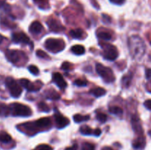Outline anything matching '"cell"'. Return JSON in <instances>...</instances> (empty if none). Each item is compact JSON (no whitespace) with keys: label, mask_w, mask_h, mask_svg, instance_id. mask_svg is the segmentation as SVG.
<instances>
[{"label":"cell","mask_w":151,"mask_h":150,"mask_svg":"<svg viewBox=\"0 0 151 150\" xmlns=\"http://www.w3.org/2000/svg\"><path fill=\"white\" fill-rule=\"evenodd\" d=\"M128 49L133 58L139 60L145 54L146 46L141 37L132 35L128 38Z\"/></svg>","instance_id":"cell-1"},{"label":"cell","mask_w":151,"mask_h":150,"mask_svg":"<svg viewBox=\"0 0 151 150\" xmlns=\"http://www.w3.org/2000/svg\"><path fill=\"white\" fill-rule=\"evenodd\" d=\"M10 113L14 116L27 117L32 114L31 109L28 106L19 103H14L10 106Z\"/></svg>","instance_id":"cell-2"},{"label":"cell","mask_w":151,"mask_h":150,"mask_svg":"<svg viewBox=\"0 0 151 150\" xmlns=\"http://www.w3.org/2000/svg\"><path fill=\"white\" fill-rule=\"evenodd\" d=\"M45 47L47 50L54 53L59 52L65 48V43L61 39L49 38L46 41Z\"/></svg>","instance_id":"cell-3"},{"label":"cell","mask_w":151,"mask_h":150,"mask_svg":"<svg viewBox=\"0 0 151 150\" xmlns=\"http://www.w3.org/2000/svg\"><path fill=\"white\" fill-rule=\"evenodd\" d=\"M96 71L98 74L104 79L106 82H111L114 80V76L113 71L109 68L106 67L100 63H97L96 65Z\"/></svg>","instance_id":"cell-4"},{"label":"cell","mask_w":151,"mask_h":150,"mask_svg":"<svg viewBox=\"0 0 151 150\" xmlns=\"http://www.w3.org/2000/svg\"><path fill=\"white\" fill-rule=\"evenodd\" d=\"M5 84L12 96L15 98L20 96L22 92V88L15 79L12 77H7L5 80Z\"/></svg>","instance_id":"cell-5"},{"label":"cell","mask_w":151,"mask_h":150,"mask_svg":"<svg viewBox=\"0 0 151 150\" xmlns=\"http://www.w3.org/2000/svg\"><path fill=\"white\" fill-rule=\"evenodd\" d=\"M104 49L103 51V57L108 60H114L118 57V51L116 47L113 45L106 44L105 46H103Z\"/></svg>","instance_id":"cell-6"},{"label":"cell","mask_w":151,"mask_h":150,"mask_svg":"<svg viewBox=\"0 0 151 150\" xmlns=\"http://www.w3.org/2000/svg\"><path fill=\"white\" fill-rule=\"evenodd\" d=\"M23 54V53L18 50H7L5 53L7 60L11 62L13 64H16L19 63Z\"/></svg>","instance_id":"cell-7"},{"label":"cell","mask_w":151,"mask_h":150,"mask_svg":"<svg viewBox=\"0 0 151 150\" xmlns=\"http://www.w3.org/2000/svg\"><path fill=\"white\" fill-rule=\"evenodd\" d=\"M12 40L14 43L16 44H27L30 42L29 38L27 35L24 32H16V33H13L12 35Z\"/></svg>","instance_id":"cell-8"},{"label":"cell","mask_w":151,"mask_h":150,"mask_svg":"<svg viewBox=\"0 0 151 150\" xmlns=\"http://www.w3.org/2000/svg\"><path fill=\"white\" fill-rule=\"evenodd\" d=\"M55 119L56 122V126L59 129H61V128L65 127L67 125H69V120L67 118L64 117L63 116H62L61 114H60L59 113H55Z\"/></svg>","instance_id":"cell-9"},{"label":"cell","mask_w":151,"mask_h":150,"mask_svg":"<svg viewBox=\"0 0 151 150\" xmlns=\"http://www.w3.org/2000/svg\"><path fill=\"white\" fill-rule=\"evenodd\" d=\"M52 79L55 83L60 89H64V88H66V87L67 86L66 82L65 81V79H63L62 75L60 74V73H58V72H55V73L53 74Z\"/></svg>","instance_id":"cell-10"},{"label":"cell","mask_w":151,"mask_h":150,"mask_svg":"<svg viewBox=\"0 0 151 150\" xmlns=\"http://www.w3.org/2000/svg\"><path fill=\"white\" fill-rule=\"evenodd\" d=\"M44 29V27H43V25L40 23L38 21H33L30 24L29 28V31L30 33L33 34V35H38V34H40Z\"/></svg>","instance_id":"cell-11"},{"label":"cell","mask_w":151,"mask_h":150,"mask_svg":"<svg viewBox=\"0 0 151 150\" xmlns=\"http://www.w3.org/2000/svg\"><path fill=\"white\" fill-rule=\"evenodd\" d=\"M35 125L37 128H47L51 125V120L49 118H41L35 122Z\"/></svg>","instance_id":"cell-12"},{"label":"cell","mask_w":151,"mask_h":150,"mask_svg":"<svg viewBox=\"0 0 151 150\" xmlns=\"http://www.w3.org/2000/svg\"><path fill=\"white\" fill-rule=\"evenodd\" d=\"M49 28L52 32H60V31L63 30V27L57 21L54 20V19H51V20L48 21L47 22Z\"/></svg>","instance_id":"cell-13"},{"label":"cell","mask_w":151,"mask_h":150,"mask_svg":"<svg viewBox=\"0 0 151 150\" xmlns=\"http://www.w3.org/2000/svg\"><path fill=\"white\" fill-rule=\"evenodd\" d=\"M131 123H132V126L134 130L137 133L140 134L142 133V129L141 124H140L139 119L137 117V116H133L132 120H131Z\"/></svg>","instance_id":"cell-14"},{"label":"cell","mask_w":151,"mask_h":150,"mask_svg":"<svg viewBox=\"0 0 151 150\" xmlns=\"http://www.w3.org/2000/svg\"><path fill=\"white\" fill-rule=\"evenodd\" d=\"M20 84L22 87L27 89L29 91H38V89L35 88V85L32 83L29 80L27 79H20Z\"/></svg>","instance_id":"cell-15"},{"label":"cell","mask_w":151,"mask_h":150,"mask_svg":"<svg viewBox=\"0 0 151 150\" xmlns=\"http://www.w3.org/2000/svg\"><path fill=\"white\" fill-rule=\"evenodd\" d=\"M84 32L83 29H72L69 32V35L72 37L73 38H75V39H80V38H83V35Z\"/></svg>","instance_id":"cell-16"},{"label":"cell","mask_w":151,"mask_h":150,"mask_svg":"<svg viewBox=\"0 0 151 150\" xmlns=\"http://www.w3.org/2000/svg\"><path fill=\"white\" fill-rule=\"evenodd\" d=\"M71 51L72 53L77 55H81L85 53V48L82 45H75L71 48Z\"/></svg>","instance_id":"cell-17"},{"label":"cell","mask_w":151,"mask_h":150,"mask_svg":"<svg viewBox=\"0 0 151 150\" xmlns=\"http://www.w3.org/2000/svg\"><path fill=\"white\" fill-rule=\"evenodd\" d=\"M90 93L91 94L94 96L96 97H100V96H103L106 94V91L103 88H100V87H98V88H94V89L91 90L90 91Z\"/></svg>","instance_id":"cell-18"},{"label":"cell","mask_w":151,"mask_h":150,"mask_svg":"<svg viewBox=\"0 0 151 150\" xmlns=\"http://www.w3.org/2000/svg\"><path fill=\"white\" fill-rule=\"evenodd\" d=\"M145 138L143 137H139L133 143V146L135 149H141L145 146Z\"/></svg>","instance_id":"cell-19"},{"label":"cell","mask_w":151,"mask_h":150,"mask_svg":"<svg viewBox=\"0 0 151 150\" xmlns=\"http://www.w3.org/2000/svg\"><path fill=\"white\" fill-rule=\"evenodd\" d=\"M10 113V107L4 104H0V116H7Z\"/></svg>","instance_id":"cell-20"},{"label":"cell","mask_w":151,"mask_h":150,"mask_svg":"<svg viewBox=\"0 0 151 150\" xmlns=\"http://www.w3.org/2000/svg\"><path fill=\"white\" fill-rule=\"evenodd\" d=\"M12 140L11 136H10L9 134H7V132H2L0 133V141L1 143H4V144H7V143L10 142Z\"/></svg>","instance_id":"cell-21"},{"label":"cell","mask_w":151,"mask_h":150,"mask_svg":"<svg viewBox=\"0 0 151 150\" xmlns=\"http://www.w3.org/2000/svg\"><path fill=\"white\" fill-rule=\"evenodd\" d=\"M97 37L102 40H105V41H109L111 39L112 36L109 32H105V31H102V32H99L97 33Z\"/></svg>","instance_id":"cell-22"},{"label":"cell","mask_w":151,"mask_h":150,"mask_svg":"<svg viewBox=\"0 0 151 150\" xmlns=\"http://www.w3.org/2000/svg\"><path fill=\"white\" fill-rule=\"evenodd\" d=\"M109 112L112 114L117 115V116H119V115H122L123 111H122V109L121 107H118V106H111V107H109Z\"/></svg>","instance_id":"cell-23"},{"label":"cell","mask_w":151,"mask_h":150,"mask_svg":"<svg viewBox=\"0 0 151 150\" xmlns=\"http://www.w3.org/2000/svg\"><path fill=\"white\" fill-rule=\"evenodd\" d=\"M89 118H90L89 116H82V115L76 114L74 116L73 119L75 122H77V123H80V122L88 120Z\"/></svg>","instance_id":"cell-24"},{"label":"cell","mask_w":151,"mask_h":150,"mask_svg":"<svg viewBox=\"0 0 151 150\" xmlns=\"http://www.w3.org/2000/svg\"><path fill=\"white\" fill-rule=\"evenodd\" d=\"M80 131H81V132L83 135H90L91 134H93L92 129L88 126H86V125H83V126H81V129H80Z\"/></svg>","instance_id":"cell-25"},{"label":"cell","mask_w":151,"mask_h":150,"mask_svg":"<svg viewBox=\"0 0 151 150\" xmlns=\"http://www.w3.org/2000/svg\"><path fill=\"white\" fill-rule=\"evenodd\" d=\"M35 4H38L41 8H45L46 6H48V0H33Z\"/></svg>","instance_id":"cell-26"},{"label":"cell","mask_w":151,"mask_h":150,"mask_svg":"<svg viewBox=\"0 0 151 150\" xmlns=\"http://www.w3.org/2000/svg\"><path fill=\"white\" fill-rule=\"evenodd\" d=\"M82 150H95V146L91 143H83L82 145Z\"/></svg>","instance_id":"cell-27"},{"label":"cell","mask_w":151,"mask_h":150,"mask_svg":"<svg viewBox=\"0 0 151 150\" xmlns=\"http://www.w3.org/2000/svg\"><path fill=\"white\" fill-rule=\"evenodd\" d=\"M107 116H106L105 113H99L97 114V119L99 121H100L101 123H104V122H106V121H107Z\"/></svg>","instance_id":"cell-28"},{"label":"cell","mask_w":151,"mask_h":150,"mask_svg":"<svg viewBox=\"0 0 151 150\" xmlns=\"http://www.w3.org/2000/svg\"><path fill=\"white\" fill-rule=\"evenodd\" d=\"M38 108H39V110H41V111H44V112H49L50 110L49 106L47 105L46 103L43 102V101H41V102H40L39 104H38Z\"/></svg>","instance_id":"cell-29"},{"label":"cell","mask_w":151,"mask_h":150,"mask_svg":"<svg viewBox=\"0 0 151 150\" xmlns=\"http://www.w3.org/2000/svg\"><path fill=\"white\" fill-rule=\"evenodd\" d=\"M28 69H29V72L34 75H38V73H39V70H38V67L35 66H33V65L29 66V67H28Z\"/></svg>","instance_id":"cell-30"},{"label":"cell","mask_w":151,"mask_h":150,"mask_svg":"<svg viewBox=\"0 0 151 150\" xmlns=\"http://www.w3.org/2000/svg\"><path fill=\"white\" fill-rule=\"evenodd\" d=\"M36 150H53V149L50 146L47 145V144H41V145L37 146Z\"/></svg>","instance_id":"cell-31"},{"label":"cell","mask_w":151,"mask_h":150,"mask_svg":"<svg viewBox=\"0 0 151 150\" xmlns=\"http://www.w3.org/2000/svg\"><path fill=\"white\" fill-rule=\"evenodd\" d=\"M36 55L38 57H41V58H48L49 56L47 55V53L44 52L42 50H37L36 51Z\"/></svg>","instance_id":"cell-32"},{"label":"cell","mask_w":151,"mask_h":150,"mask_svg":"<svg viewBox=\"0 0 151 150\" xmlns=\"http://www.w3.org/2000/svg\"><path fill=\"white\" fill-rule=\"evenodd\" d=\"M74 84L76 85H78V86H85V85H87V82L85 80H83V79H76V80L75 81V82H74Z\"/></svg>","instance_id":"cell-33"},{"label":"cell","mask_w":151,"mask_h":150,"mask_svg":"<svg viewBox=\"0 0 151 150\" xmlns=\"http://www.w3.org/2000/svg\"><path fill=\"white\" fill-rule=\"evenodd\" d=\"M111 3L115 4H118V5H121V4H124L125 0H109Z\"/></svg>","instance_id":"cell-34"},{"label":"cell","mask_w":151,"mask_h":150,"mask_svg":"<svg viewBox=\"0 0 151 150\" xmlns=\"http://www.w3.org/2000/svg\"><path fill=\"white\" fill-rule=\"evenodd\" d=\"M144 105H145V107H146V108L151 110V99L146 100V101H145V103H144Z\"/></svg>","instance_id":"cell-35"},{"label":"cell","mask_w":151,"mask_h":150,"mask_svg":"<svg viewBox=\"0 0 151 150\" xmlns=\"http://www.w3.org/2000/svg\"><path fill=\"white\" fill-rule=\"evenodd\" d=\"M70 66H71V65L69 64V63H67V62H65V63H63V64H62L61 68L63 69H64V70H69V69H70Z\"/></svg>","instance_id":"cell-36"},{"label":"cell","mask_w":151,"mask_h":150,"mask_svg":"<svg viewBox=\"0 0 151 150\" xmlns=\"http://www.w3.org/2000/svg\"><path fill=\"white\" fill-rule=\"evenodd\" d=\"M93 134H94L95 136H100V134H101V129H99V128H97L94 130H93Z\"/></svg>","instance_id":"cell-37"},{"label":"cell","mask_w":151,"mask_h":150,"mask_svg":"<svg viewBox=\"0 0 151 150\" xmlns=\"http://www.w3.org/2000/svg\"><path fill=\"white\" fill-rule=\"evenodd\" d=\"M146 76H147V78L151 77V69H147L146 71Z\"/></svg>","instance_id":"cell-38"},{"label":"cell","mask_w":151,"mask_h":150,"mask_svg":"<svg viewBox=\"0 0 151 150\" xmlns=\"http://www.w3.org/2000/svg\"><path fill=\"white\" fill-rule=\"evenodd\" d=\"M77 149V146H73L72 147H69V148H66V150H76Z\"/></svg>","instance_id":"cell-39"},{"label":"cell","mask_w":151,"mask_h":150,"mask_svg":"<svg viewBox=\"0 0 151 150\" xmlns=\"http://www.w3.org/2000/svg\"><path fill=\"white\" fill-rule=\"evenodd\" d=\"M102 150H113V149L109 146H105L102 149Z\"/></svg>","instance_id":"cell-40"},{"label":"cell","mask_w":151,"mask_h":150,"mask_svg":"<svg viewBox=\"0 0 151 150\" xmlns=\"http://www.w3.org/2000/svg\"><path fill=\"white\" fill-rule=\"evenodd\" d=\"M3 40H4V37H3L2 35H1V34H0V44H1V43H2Z\"/></svg>","instance_id":"cell-41"},{"label":"cell","mask_w":151,"mask_h":150,"mask_svg":"<svg viewBox=\"0 0 151 150\" xmlns=\"http://www.w3.org/2000/svg\"><path fill=\"white\" fill-rule=\"evenodd\" d=\"M149 134H150V136H151V131H150V132H149Z\"/></svg>","instance_id":"cell-42"},{"label":"cell","mask_w":151,"mask_h":150,"mask_svg":"<svg viewBox=\"0 0 151 150\" xmlns=\"http://www.w3.org/2000/svg\"><path fill=\"white\" fill-rule=\"evenodd\" d=\"M150 44H151V42H150Z\"/></svg>","instance_id":"cell-43"}]
</instances>
